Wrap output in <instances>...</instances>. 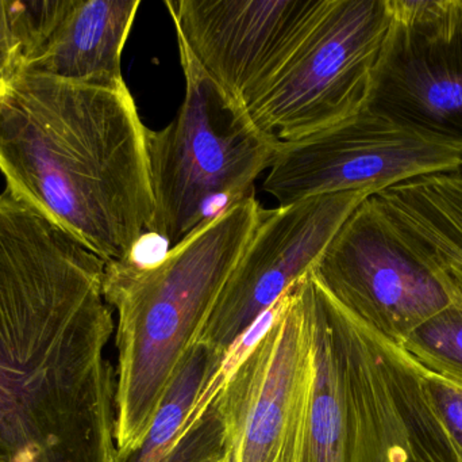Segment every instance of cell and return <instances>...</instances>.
<instances>
[{
  "mask_svg": "<svg viewBox=\"0 0 462 462\" xmlns=\"http://www.w3.org/2000/svg\"><path fill=\"white\" fill-rule=\"evenodd\" d=\"M106 263L0 194V453L13 462H116V331Z\"/></svg>",
  "mask_w": 462,
  "mask_h": 462,
  "instance_id": "6da1fadb",
  "label": "cell"
},
{
  "mask_svg": "<svg viewBox=\"0 0 462 462\" xmlns=\"http://www.w3.org/2000/svg\"><path fill=\"white\" fill-rule=\"evenodd\" d=\"M146 136L127 87L26 72L0 87L5 190L105 263L134 260L153 225Z\"/></svg>",
  "mask_w": 462,
  "mask_h": 462,
  "instance_id": "7a4b0ae2",
  "label": "cell"
},
{
  "mask_svg": "<svg viewBox=\"0 0 462 462\" xmlns=\"http://www.w3.org/2000/svg\"><path fill=\"white\" fill-rule=\"evenodd\" d=\"M254 195L222 209L153 263H106L116 312L118 455L143 444L245 247L263 220Z\"/></svg>",
  "mask_w": 462,
  "mask_h": 462,
  "instance_id": "3957f363",
  "label": "cell"
},
{
  "mask_svg": "<svg viewBox=\"0 0 462 462\" xmlns=\"http://www.w3.org/2000/svg\"><path fill=\"white\" fill-rule=\"evenodd\" d=\"M315 384L301 462H457L422 368L307 274Z\"/></svg>",
  "mask_w": 462,
  "mask_h": 462,
  "instance_id": "277c9868",
  "label": "cell"
},
{
  "mask_svg": "<svg viewBox=\"0 0 462 462\" xmlns=\"http://www.w3.org/2000/svg\"><path fill=\"white\" fill-rule=\"evenodd\" d=\"M184 98L178 116L148 127L154 220L151 233L171 247L217 212L253 195L255 179L273 165L280 141L255 127L179 45Z\"/></svg>",
  "mask_w": 462,
  "mask_h": 462,
  "instance_id": "5b68a950",
  "label": "cell"
},
{
  "mask_svg": "<svg viewBox=\"0 0 462 462\" xmlns=\"http://www.w3.org/2000/svg\"><path fill=\"white\" fill-rule=\"evenodd\" d=\"M391 22V0H328L290 59L247 106L255 127L288 143L360 113Z\"/></svg>",
  "mask_w": 462,
  "mask_h": 462,
  "instance_id": "8992f818",
  "label": "cell"
},
{
  "mask_svg": "<svg viewBox=\"0 0 462 462\" xmlns=\"http://www.w3.org/2000/svg\"><path fill=\"white\" fill-rule=\"evenodd\" d=\"M310 274L345 311L401 349L456 304L444 277L402 235L374 194L347 217Z\"/></svg>",
  "mask_w": 462,
  "mask_h": 462,
  "instance_id": "52a82bcc",
  "label": "cell"
},
{
  "mask_svg": "<svg viewBox=\"0 0 462 462\" xmlns=\"http://www.w3.org/2000/svg\"><path fill=\"white\" fill-rule=\"evenodd\" d=\"M303 278L285 293L276 322L217 396L227 462L303 461L315 384Z\"/></svg>",
  "mask_w": 462,
  "mask_h": 462,
  "instance_id": "ba28073f",
  "label": "cell"
},
{
  "mask_svg": "<svg viewBox=\"0 0 462 462\" xmlns=\"http://www.w3.org/2000/svg\"><path fill=\"white\" fill-rule=\"evenodd\" d=\"M391 8L364 108L462 149L461 0H391Z\"/></svg>",
  "mask_w": 462,
  "mask_h": 462,
  "instance_id": "9c48e42d",
  "label": "cell"
},
{
  "mask_svg": "<svg viewBox=\"0 0 462 462\" xmlns=\"http://www.w3.org/2000/svg\"><path fill=\"white\" fill-rule=\"evenodd\" d=\"M462 149L429 140L365 108L300 140L280 143L263 190L287 206L337 193L383 192L439 173H458Z\"/></svg>",
  "mask_w": 462,
  "mask_h": 462,
  "instance_id": "30bf717a",
  "label": "cell"
},
{
  "mask_svg": "<svg viewBox=\"0 0 462 462\" xmlns=\"http://www.w3.org/2000/svg\"><path fill=\"white\" fill-rule=\"evenodd\" d=\"M368 190L307 198L263 212L195 344L226 355L299 279L311 271Z\"/></svg>",
  "mask_w": 462,
  "mask_h": 462,
  "instance_id": "8fae6325",
  "label": "cell"
},
{
  "mask_svg": "<svg viewBox=\"0 0 462 462\" xmlns=\"http://www.w3.org/2000/svg\"><path fill=\"white\" fill-rule=\"evenodd\" d=\"M178 45L246 108L279 72L328 0H167Z\"/></svg>",
  "mask_w": 462,
  "mask_h": 462,
  "instance_id": "7c38bea8",
  "label": "cell"
},
{
  "mask_svg": "<svg viewBox=\"0 0 462 462\" xmlns=\"http://www.w3.org/2000/svg\"><path fill=\"white\" fill-rule=\"evenodd\" d=\"M141 0H64L22 72L99 89H126L122 53Z\"/></svg>",
  "mask_w": 462,
  "mask_h": 462,
  "instance_id": "4fadbf2b",
  "label": "cell"
},
{
  "mask_svg": "<svg viewBox=\"0 0 462 462\" xmlns=\"http://www.w3.org/2000/svg\"><path fill=\"white\" fill-rule=\"evenodd\" d=\"M224 357L195 344L143 444L118 455L116 462H227L226 428L218 401L214 399L202 414L194 411Z\"/></svg>",
  "mask_w": 462,
  "mask_h": 462,
  "instance_id": "5bb4252c",
  "label": "cell"
},
{
  "mask_svg": "<svg viewBox=\"0 0 462 462\" xmlns=\"http://www.w3.org/2000/svg\"><path fill=\"white\" fill-rule=\"evenodd\" d=\"M374 197L407 241L436 266L462 306V174L420 176Z\"/></svg>",
  "mask_w": 462,
  "mask_h": 462,
  "instance_id": "9a60e30c",
  "label": "cell"
},
{
  "mask_svg": "<svg viewBox=\"0 0 462 462\" xmlns=\"http://www.w3.org/2000/svg\"><path fill=\"white\" fill-rule=\"evenodd\" d=\"M64 0H0V87L22 72L51 32Z\"/></svg>",
  "mask_w": 462,
  "mask_h": 462,
  "instance_id": "2e32d148",
  "label": "cell"
},
{
  "mask_svg": "<svg viewBox=\"0 0 462 462\" xmlns=\"http://www.w3.org/2000/svg\"><path fill=\"white\" fill-rule=\"evenodd\" d=\"M403 350L425 371L462 382V306H449L411 334Z\"/></svg>",
  "mask_w": 462,
  "mask_h": 462,
  "instance_id": "e0dca14e",
  "label": "cell"
},
{
  "mask_svg": "<svg viewBox=\"0 0 462 462\" xmlns=\"http://www.w3.org/2000/svg\"><path fill=\"white\" fill-rule=\"evenodd\" d=\"M423 388L431 411L444 430L457 462H462V382L422 369Z\"/></svg>",
  "mask_w": 462,
  "mask_h": 462,
  "instance_id": "ac0fdd59",
  "label": "cell"
},
{
  "mask_svg": "<svg viewBox=\"0 0 462 462\" xmlns=\"http://www.w3.org/2000/svg\"><path fill=\"white\" fill-rule=\"evenodd\" d=\"M0 462H13L10 460V458L7 457V456L3 455V453H0Z\"/></svg>",
  "mask_w": 462,
  "mask_h": 462,
  "instance_id": "d6986e66",
  "label": "cell"
},
{
  "mask_svg": "<svg viewBox=\"0 0 462 462\" xmlns=\"http://www.w3.org/2000/svg\"><path fill=\"white\" fill-rule=\"evenodd\" d=\"M461 2H462V0H461Z\"/></svg>",
  "mask_w": 462,
  "mask_h": 462,
  "instance_id": "ffe728a7",
  "label": "cell"
}]
</instances>
